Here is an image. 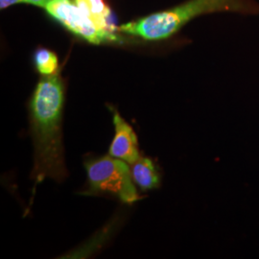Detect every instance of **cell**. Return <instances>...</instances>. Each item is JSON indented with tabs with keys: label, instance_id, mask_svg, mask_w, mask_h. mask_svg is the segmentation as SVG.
Listing matches in <instances>:
<instances>
[{
	"label": "cell",
	"instance_id": "6da1fadb",
	"mask_svg": "<svg viewBox=\"0 0 259 259\" xmlns=\"http://www.w3.org/2000/svg\"><path fill=\"white\" fill-rule=\"evenodd\" d=\"M65 87L56 73L45 76L37 83L30 101L31 129L35 145L32 172L34 190L46 179L62 182L66 177L62 139V114Z\"/></svg>",
	"mask_w": 259,
	"mask_h": 259
},
{
	"label": "cell",
	"instance_id": "ba28073f",
	"mask_svg": "<svg viewBox=\"0 0 259 259\" xmlns=\"http://www.w3.org/2000/svg\"><path fill=\"white\" fill-rule=\"evenodd\" d=\"M34 63L37 71L44 76H51L58 73V57L51 50L38 48L34 54Z\"/></svg>",
	"mask_w": 259,
	"mask_h": 259
},
{
	"label": "cell",
	"instance_id": "8992f818",
	"mask_svg": "<svg viewBox=\"0 0 259 259\" xmlns=\"http://www.w3.org/2000/svg\"><path fill=\"white\" fill-rule=\"evenodd\" d=\"M131 172L135 184L144 191L159 186L160 178L157 167L148 157H139L132 164Z\"/></svg>",
	"mask_w": 259,
	"mask_h": 259
},
{
	"label": "cell",
	"instance_id": "9c48e42d",
	"mask_svg": "<svg viewBox=\"0 0 259 259\" xmlns=\"http://www.w3.org/2000/svg\"><path fill=\"white\" fill-rule=\"evenodd\" d=\"M25 3H29L32 5H36L37 7L40 8H47V4L51 1V0H22Z\"/></svg>",
	"mask_w": 259,
	"mask_h": 259
},
{
	"label": "cell",
	"instance_id": "3957f363",
	"mask_svg": "<svg viewBox=\"0 0 259 259\" xmlns=\"http://www.w3.org/2000/svg\"><path fill=\"white\" fill-rule=\"evenodd\" d=\"M84 167L89 182V189L84 194L110 193L127 204H135L141 199L126 161L109 155L90 159Z\"/></svg>",
	"mask_w": 259,
	"mask_h": 259
},
{
	"label": "cell",
	"instance_id": "52a82bcc",
	"mask_svg": "<svg viewBox=\"0 0 259 259\" xmlns=\"http://www.w3.org/2000/svg\"><path fill=\"white\" fill-rule=\"evenodd\" d=\"M74 2L97 27L114 34L115 28L109 23L111 9L105 0H74Z\"/></svg>",
	"mask_w": 259,
	"mask_h": 259
},
{
	"label": "cell",
	"instance_id": "277c9868",
	"mask_svg": "<svg viewBox=\"0 0 259 259\" xmlns=\"http://www.w3.org/2000/svg\"><path fill=\"white\" fill-rule=\"evenodd\" d=\"M46 10L68 31L78 37H83L91 44L101 45L107 41L117 40L115 34L97 27L93 20L71 0H51Z\"/></svg>",
	"mask_w": 259,
	"mask_h": 259
},
{
	"label": "cell",
	"instance_id": "30bf717a",
	"mask_svg": "<svg viewBox=\"0 0 259 259\" xmlns=\"http://www.w3.org/2000/svg\"><path fill=\"white\" fill-rule=\"evenodd\" d=\"M19 2H23L22 0H0V8L1 9H6L7 7H9L11 5L17 4Z\"/></svg>",
	"mask_w": 259,
	"mask_h": 259
},
{
	"label": "cell",
	"instance_id": "5b68a950",
	"mask_svg": "<svg viewBox=\"0 0 259 259\" xmlns=\"http://www.w3.org/2000/svg\"><path fill=\"white\" fill-rule=\"evenodd\" d=\"M112 111L115 135L111 142L109 154L111 157L133 164L140 157L137 135L129 124L123 119L118 111L114 109Z\"/></svg>",
	"mask_w": 259,
	"mask_h": 259
},
{
	"label": "cell",
	"instance_id": "7a4b0ae2",
	"mask_svg": "<svg viewBox=\"0 0 259 259\" xmlns=\"http://www.w3.org/2000/svg\"><path fill=\"white\" fill-rule=\"evenodd\" d=\"M213 13L257 16L259 3L255 0H187L171 9L123 24L119 30L147 40H161L174 36L196 18Z\"/></svg>",
	"mask_w": 259,
	"mask_h": 259
}]
</instances>
